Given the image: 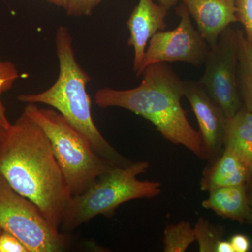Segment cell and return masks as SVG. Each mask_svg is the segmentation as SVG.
<instances>
[{"mask_svg": "<svg viewBox=\"0 0 252 252\" xmlns=\"http://www.w3.org/2000/svg\"><path fill=\"white\" fill-rule=\"evenodd\" d=\"M0 175L60 230L72 195L47 136L25 112L0 140Z\"/></svg>", "mask_w": 252, "mask_h": 252, "instance_id": "obj_1", "label": "cell"}, {"mask_svg": "<svg viewBox=\"0 0 252 252\" xmlns=\"http://www.w3.org/2000/svg\"><path fill=\"white\" fill-rule=\"evenodd\" d=\"M141 76L142 82L133 89H99L94 95L95 104L102 108L120 107L143 117L167 141L207 160L200 133L190 125L181 103L184 81L167 63L148 66Z\"/></svg>", "mask_w": 252, "mask_h": 252, "instance_id": "obj_2", "label": "cell"}, {"mask_svg": "<svg viewBox=\"0 0 252 252\" xmlns=\"http://www.w3.org/2000/svg\"><path fill=\"white\" fill-rule=\"evenodd\" d=\"M56 48L59 61L57 80L42 92L20 94L18 100L53 107L87 137L96 152L106 160L118 166L129 165L130 162L107 142L94 124L91 97L86 91L91 77L76 59L72 37L66 26H61L56 31Z\"/></svg>", "mask_w": 252, "mask_h": 252, "instance_id": "obj_3", "label": "cell"}, {"mask_svg": "<svg viewBox=\"0 0 252 252\" xmlns=\"http://www.w3.org/2000/svg\"><path fill=\"white\" fill-rule=\"evenodd\" d=\"M149 167L146 160L126 166L113 165L85 191L72 196L61 228L72 231L99 215L112 217L118 207L126 202L157 197L161 192L160 182L137 179Z\"/></svg>", "mask_w": 252, "mask_h": 252, "instance_id": "obj_4", "label": "cell"}, {"mask_svg": "<svg viewBox=\"0 0 252 252\" xmlns=\"http://www.w3.org/2000/svg\"><path fill=\"white\" fill-rule=\"evenodd\" d=\"M23 112L45 132L72 196L85 191L114 165L99 156L87 137L55 109L27 104Z\"/></svg>", "mask_w": 252, "mask_h": 252, "instance_id": "obj_5", "label": "cell"}, {"mask_svg": "<svg viewBox=\"0 0 252 252\" xmlns=\"http://www.w3.org/2000/svg\"><path fill=\"white\" fill-rule=\"evenodd\" d=\"M0 228L17 238L29 252H59L67 239L37 206L11 188L0 175Z\"/></svg>", "mask_w": 252, "mask_h": 252, "instance_id": "obj_6", "label": "cell"}, {"mask_svg": "<svg viewBox=\"0 0 252 252\" xmlns=\"http://www.w3.org/2000/svg\"><path fill=\"white\" fill-rule=\"evenodd\" d=\"M203 63L205 72L199 83L226 117H232L243 106L238 81V31L226 28L217 44L210 47Z\"/></svg>", "mask_w": 252, "mask_h": 252, "instance_id": "obj_7", "label": "cell"}, {"mask_svg": "<svg viewBox=\"0 0 252 252\" xmlns=\"http://www.w3.org/2000/svg\"><path fill=\"white\" fill-rule=\"evenodd\" d=\"M177 14L180 18L177 28L158 32L149 40L137 77L156 63L180 61L199 66L205 61L210 46L194 28L185 5L177 7Z\"/></svg>", "mask_w": 252, "mask_h": 252, "instance_id": "obj_8", "label": "cell"}, {"mask_svg": "<svg viewBox=\"0 0 252 252\" xmlns=\"http://www.w3.org/2000/svg\"><path fill=\"white\" fill-rule=\"evenodd\" d=\"M184 96L198 121L207 160H215L223 145L226 116L199 81H184Z\"/></svg>", "mask_w": 252, "mask_h": 252, "instance_id": "obj_9", "label": "cell"}, {"mask_svg": "<svg viewBox=\"0 0 252 252\" xmlns=\"http://www.w3.org/2000/svg\"><path fill=\"white\" fill-rule=\"evenodd\" d=\"M168 10L154 0H140L127 21L130 31L127 45L133 48V70H140L149 41L158 32L165 31Z\"/></svg>", "mask_w": 252, "mask_h": 252, "instance_id": "obj_10", "label": "cell"}, {"mask_svg": "<svg viewBox=\"0 0 252 252\" xmlns=\"http://www.w3.org/2000/svg\"><path fill=\"white\" fill-rule=\"evenodd\" d=\"M196 23L198 31L211 47L221 33L238 22L237 0H182Z\"/></svg>", "mask_w": 252, "mask_h": 252, "instance_id": "obj_11", "label": "cell"}, {"mask_svg": "<svg viewBox=\"0 0 252 252\" xmlns=\"http://www.w3.org/2000/svg\"><path fill=\"white\" fill-rule=\"evenodd\" d=\"M250 172L242 159L235 152L225 148L223 154L204 170L200 182L203 191L220 187L250 183Z\"/></svg>", "mask_w": 252, "mask_h": 252, "instance_id": "obj_12", "label": "cell"}, {"mask_svg": "<svg viewBox=\"0 0 252 252\" xmlns=\"http://www.w3.org/2000/svg\"><path fill=\"white\" fill-rule=\"evenodd\" d=\"M209 193L208 198L202 203L204 208L240 223L248 220L250 212L248 184L220 187Z\"/></svg>", "mask_w": 252, "mask_h": 252, "instance_id": "obj_13", "label": "cell"}, {"mask_svg": "<svg viewBox=\"0 0 252 252\" xmlns=\"http://www.w3.org/2000/svg\"><path fill=\"white\" fill-rule=\"evenodd\" d=\"M223 145L235 152L252 172V112L245 106L227 118Z\"/></svg>", "mask_w": 252, "mask_h": 252, "instance_id": "obj_14", "label": "cell"}, {"mask_svg": "<svg viewBox=\"0 0 252 252\" xmlns=\"http://www.w3.org/2000/svg\"><path fill=\"white\" fill-rule=\"evenodd\" d=\"M238 81L243 106L252 112V46L243 31H238Z\"/></svg>", "mask_w": 252, "mask_h": 252, "instance_id": "obj_15", "label": "cell"}, {"mask_svg": "<svg viewBox=\"0 0 252 252\" xmlns=\"http://www.w3.org/2000/svg\"><path fill=\"white\" fill-rule=\"evenodd\" d=\"M195 241L193 227L187 220L167 225L164 230L163 252H185Z\"/></svg>", "mask_w": 252, "mask_h": 252, "instance_id": "obj_16", "label": "cell"}, {"mask_svg": "<svg viewBox=\"0 0 252 252\" xmlns=\"http://www.w3.org/2000/svg\"><path fill=\"white\" fill-rule=\"evenodd\" d=\"M195 241L200 252H216L217 244L223 237L220 228L214 226L208 220L200 217L193 227Z\"/></svg>", "mask_w": 252, "mask_h": 252, "instance_id": "obj_17", "label": "cell"}, {"mask_svg": "<svg viewBox=\"0 0 252 252\" xmlns=\"http://www.w3.org/2000/svg\"><path fill=\"white\" fill-rule=\"evenodd\" d=\"M20 77L19 72L14 63L0 59V126L5 129L9 128L11 123L6 115V109L1 100V94L9 91Z\"/></svg>", "mask_w": 252, "mask_h": 252, "instance_id": "obj_18", "label": "cell"}, {"mask_svg": "<svg viewBox=\"0 0 252 252\" xmlns=\"http://www.w3.org/2000/svg\"><path fill=\"white\" fill-rule=\"evenodd\" d=\"M237 16L245 30V35L252 46V0H237Z\"/></svg>", "mask_w": 252, "mask_h": 252, "instance_id": "obj_19", "label": "cell"}, {"mask_svg": "<svg viewBox=\"0 0 252 252\" xmlns=\"http://www.w3.org/2000/svg\"><path fill=\"white\" fill-rule=\"evenodd\" d=\"M103 0H68L65 10L69 16H88L93 14L94 10Z\"/></svg>", "mask_w": 252, "mask_h": 252, "instance_id": "obj_20", "label": "cell"}, {"mask_svg": "<svg viewBox=\"0 0 252 252\" xmlns=\"http://www.w3.org/2000/svg\"><path fill=\"white\" fill-rule=\"evenodd\" d=\"M0 252H29L17 238L2 230L0 233Z\"/></svg>", "mask_w": 252, "mask_h": 252, "instance_id": "obj_21", "label": "cell"}, {"mask_svg": "<svg viewBox=\"0 0 252 252\" xmlns=\"http://www.w3.org/2000/svg\"><path fill=\"white\" fill-rule=\"evenodd\" d=\"M234 252H248L250 250L251 243L250 239L243 234L233 235L230 240Z\"/></svg>", "mask_w": 252, "mask_h": 252, "instance_id": "obj_22", "label": "cell"}, {"mask_svg": "<svg viewBox=\"0 0 252 252\" xmlns=\"http://www.w3.org/2000/svg\"><path fill=\"white\" fill-rule=\"evenodd\" d=\"M216 252H234V250L230 240L228 241V240L220 239L217 244Z\"/></svg>", "mask_w": 252, "mask_h": 252, "instance_id": "obj_23", "label": "cell"}, {"mask_svg": "<svg viewBox=\"0 0 252 252\" xmlns=\"http://www.w3.org/2000/svg\"><path fill=\"white\" fill-rule=\"evenodd\" d=\"M159 4L162 5L167 10H170L177 4L178 0H157Z\"/></svg>", "mask_w": 252, "mask_h": 252, "instance_id": "obj_24", "label": "cell"}, {"mask_svg": "<svg viewBox=\"0 0 252 252\" xmlns=\"http://www.w3.org/2000/svg\"><path fill=\"white\" fill-rule=\"evenodd\" d=\"M45 1L64 9L67 7L68 3V0H45Z\"/></svg>", "mask_w": 252, "mask_h": 252, "instance_id": "obj_25", "label": "cell"}, {"mask_svg": "<svg viewBox=\"0 0 252 252\" xmlns=\"http://www.w3.org/2000/svg\"><path fill=\"white\" fill-rule=\"evenodd\" d=\"M249 200H250V212L247 221L250 222L252 224V189H250V193H249Z\"/></svg>", "mask_w": 252, "mask_h": 252, "instance_id": "obj_26", "label": "cell"}, {"mask_svg": "<svg viewBox=\"0 0 252 252\" xmlns=\"http://www.w3.org/2000/svg\"><path fill=\"white\" fill-rule=\"evenodd\" d=\"M6 129H5L4 127H1L0 126V140L2 139L3 136H4L5 133V131H6Z\"/></svg>", "mask_w": 252, "mask_h": 252, "instance_id": "obj_27", "label": "cell"}, {"mask_svg": "<svg viewBox=\"0 0 252 252\" xmlns=\"http://www.w3.org/2000/svg\"><path fill=\"white\" fill-rule=\"evenodd\" d=\"M249 185H250V189H252V172L251 174V177H250V183H249Z\"/></svg>", "mask_w": 252, "mask_h": 252, "instance_id": "obj_28", "label": "cell"}, {"mask_svg": "<svg viewBox=\"0 0 252 252\" xmlns=\"http://www.w3.org/2000/svg\"><path fill=\"white\" fill-rule=\"evenodd\" d=\"M3 230H1V228H0V233H1V232Z\"/></svg>", "mask_w": 252, "mask_h": 252, "instance_id": "obj_29", "label": "cell"}]
</instances>
